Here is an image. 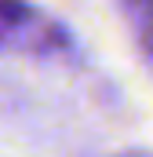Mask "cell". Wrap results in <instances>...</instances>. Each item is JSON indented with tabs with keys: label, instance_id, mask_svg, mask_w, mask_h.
I'll return each instance as SVG.
<instances>
[{
	"label": "cell",
	"instance_id": "2",
	"mask_svg": "<svg viewBox=\"0 0 153 157\" xmlns=\"http://www.w3.org/2000/svg\"><path fill=\"white\" fill-rule=\"evenodd\" d=\"M139 37H142V44L153 51V7L139 15Z\"/></svg>",
	"mask_w": 153,
	"mask_h": 157
},
{
	"label": "cell",
	"instance_id": "3",
	"mask_svg": "<svg viewBox=\"0 0 153 157\" xmlns=\"http://www.w3.org/2000/svg\"><path fill=\"white\" fill-rule=\"evenodd\" d=\"M131 4L139 7V15H142V11H150V7H153V0H131Z\"/></svg>",
	"mask_w": 153,
	"mask_h": 157
},
{
	"label": "cell",
	"instance_id": "1",
	"mask_svg": "<svg viewBox=\"0 0 153 157\" xmlns=\"http://www.w3.org/2000/svg\"><path fill=\"white\" fill-rule=\"evenodd\" d=\"M37 11H29L18 0H0V48H7L11 40H33L29 26H37Z\"/></svg>",
	"mask_w": 153,
	"mask_h": 157
}]
</instances>
